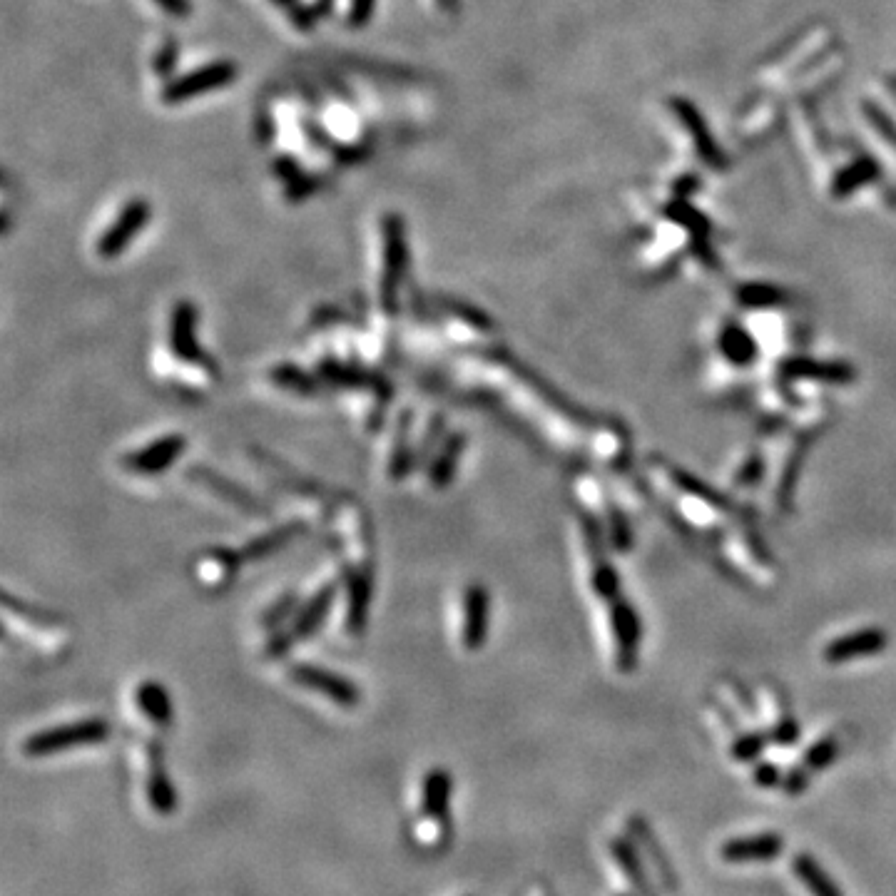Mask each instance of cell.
<instances>
[{"instance_id":"4316f807","label":"cell","mask_w":896,"mask_h":896,"mask_svg":"<svg viewBox=\"0 0 896 896\" xmlns=\"http://www.w3.org/2000/svg\"><path fill=\"white\" fill-rule=\"evenodd\" d=\"M160 8H165L170 15H187L190 13V0H155Z\"/></svg>"},{"instance_id":"6da1fadb","label":"cell","mask_w":896,"mask_h":896,"mask_svg":"<svg viewBox=\"0 0 896 896\" xmlns=\"http://www.w3.org/2000/svg\"><path fill=\"white\" fill-rule=\"evenodd\" d=\"M384 272H381L379 302L386 314L399 312V292L409 269V242L401 215H386L384 224Z\"/></svg>"},{"instance_id":"ffe728a7","label":"cell","mask_w":896,"mask_h":896,"mask_svg":"<svg viewBox=\"0 0 896 896\" xmlns=\"http://www.w3.org/2000/svg\"><path fill=\"white\" fill-rule=\"evenodd\" d=\"M884 643H887V640H884V633H877V630H867V633L849 635V638L829 645L827 660L829 663H844V660H854V658H859V655L877 653V650L884 648Z\"/></svg>"},{"instance_id":"ac0fdd59","label":"cell","mask_w":896,"mask_h":896,"mask_svg":"<svg viewBox=\"0 0 896 896\" xmlns=\"http://www.w3.org/2000/svg\"><path fill=\"white\" fill-rule=\"evenodd\" d=\"M782 839L780 837H757V839H735V842H727L722 847V857L727 862H762V859H772L775 854H780Z\"/></svg>"},{"instance_id":"d4e9b609","label":"cell","mask_w":896,"mask_h":896,"mask_svg":"<svg viewBox=\"0 0 896 896\" xmlns=\"http://www.w3.org/2000/svg\"><path fill=\"white\" fill-rule=\"evenodd\" d=\"M3 603L8 610L20 613V618H28L38 625H60V618L55 613H48V610H43V608H33V605L23 603V600H15L10 593L3 595Z\"/></svg>"},{"instance_id":"484cf974","label":"cell","mask_w":896,"mask_h":896,"mask_svg":"<svg viewBox=\"0 0 896 896\" xmlns=\"http://www.w3.org/2000/svg\"><path fill=\"white\" fill-rule=\"evenodd\" d=\"M371 10H374V0H351L349 10L351 28H361V25L371 18Z\"/></svg>"},{"instance_id":"8fae6325","label":"cell","mask_w":896,"mask_h":896,"mask_svg":"<svg viewBox=\"0 0 896 896\" xmlns=\"http://www.w3.org/2000/svg\"><path fill=\"white\" fill-rule=\"evenodd\" d=\"M346 588H349V610H346V630L351 635H361L366 628L371 605V570L346 568Z\"/></svg>"},{"instance_id":"7a4b0ae2","label":"cell","mask_w":896,"mask_h":896,"mask_svg":"<svg viewBox=\"0 0 896 896\" xmlns=\"http://www.w3.org/2000/svg\"><path fill=\"white\" fill-rule=\"evenodd\" d=\"M336 600V583H327L307 600L302 603V608L297 610L289 625L284 630H277L272 635V640L267 643V655L269 658H282L284 653L294 648L297 643H304L307 638H312L324 623H327V615L332 610Z\"/></svg>"},{"instance_id":"603a6c76","label":"cell","mask_w":896,"mask_h":896,"mask_svg":"<svg viewBox=\"0 0 896 896\" xmlns=\"http://www.w3.org/2000/svg\"><path fill=\"white\" fill-rule=\"evenodd\" d=\"M299 608H302V605H299L297 593H284L282 598H277L267 610H264L259 623H262L264 630H272V633H277V630L282 628L287 620H292L294 615H297Z\"/></svg>"},{"instance_id":"e0dca14e","label":"cell","mask_w":896,"mask_h":896,"mask_svg":"<svg viewBox=\"0 0 896 896\" xmlns=\"http://www.w3.org/2000/svg\"><path fill=\"white\" fill-rule=\"evenodd\" d=\"M137 707L147 715V720L157 727H167L172 722V702L165 687L155 680H145L135 690Z\"/></svg>"},{"instance_id":"5bb4252c","label":"cell","mask_w":896,"mask_h":896,"mask_svg":"<svg viewBox=\"0 0 896 896\" xmlns=\"http://www.w3.org/2000/svg\"><path fill=\"white\" fill-rule=\"evenodd\" d=\"M304 531H307V526H304L302 521L282 523V526L269 528V531H264L262 536L252 538L249 543H244V548L239 553H242L244 560H262V558L272 556V553L282 551L284 546H289V543H292L294 538L302 536Z\"/></svg>"},{"instance_id":"52a82bcc","label":"cell","mask_w":896,"mask_h":896,"mask_svg":"<svg viewBox=\"0 0 896 896\" xmlns=\"http://www.w3.org/2000/svg\"><path fill=\"white\" fill-rule=\"evenodd\" d=\"M185 448V436L167 434L162 439H155L152 444L122 456V466L130 473H137V476H157V473H165L167 468L175 466V461L185 453Z\"/></svg>"},{"instance_id":"5b68a950","label":"cell","mask_w":896,"mask_h":896,"mask_svg":"<svg viewBox=\"0 0 896 896\" xmlns=\"http://www.w3.org/2000/svg\"><path fill=\"white\" fill-rule=\"evenodd\" d=\"M289 677L297 685L307 687L312 692H322L324 697L336 702L339 707H356L361 702V690L351 680H346L339 672H332L327 668H319V665H292L289 668Z\"/></svg>"},{"instance_id":"83f0119b","label":"cell","mask_w":896,"mask_h":896,"mask_svg":"<svg viewBox=\"0 0 896 896\" xmlns=\"http://www.w3.org/2000/svg\"><path fill=\"white\" fill-rule=\"evenodd\" d=\"M274 3H282V5H294L297 0H274Z\"/></svg>"},{"instance_id":"44dd1931","label":"cell","mask_w":896,"mask_h":896,"mask_svg":"<svg viewBox=\"0 0 896 896\" xmlns=\"http://www.w3.org/2000/svg\"><path fill=\"white\" fill-rule=\"evenodd\" d=\"M446 436L448 434H446L444 414H434L431 416L429 426H426L424 439H421L419 448H416V468H429L431 458L436 456V451H439L441 444H444Z\"/></svg>"},{"instance_id":"3957f363","label":"cell","mask_w":896,"mask_h":896,"mask_svg":"<svg viewBox=\"0 0 896 896\" xmlns=\"http://www.w3.org/2000/svg\"><path fill=\"white\" fill-rule=\"evenodd\" d=\"M108 735H110V727L105 720L73 722V725L50 727V730L28 737V742L23 745V750L33 757L53 755V752L68 750V747L95 745V742L108 740Z\"/></svg>"},{"instance_id":"7402d4cb","label":"cell","mask_w":896,"mask_h":896,"mask_svg":"<svg viewBox=\"0 0 896 896\" xmlns=\"http://www.w3.org/2000/svg\"><path fill=\"white\" fill-rule=\"evenodd\" d=\"M436 304H441V309H444L446 314H451V317H458V319H461V322H466L468 327L481 329V332H491V329H493V322H491V319H488V314L483 312V309L473 307V304L461 302V299H453V297L436 299Z\"/></svg>"},{"instance_id":"9c48e42d","label":"cell","mask_w":896,"mask_h":896,"mask_svg":"<svg viewBox=\"0 0 896 896\" xmlns=\"http://www.w3.org/2000/svg\"><path fill=\"white\" fill-rule=\"evenodd\" d=\"M488 608L491 595L483 585H468L463 593V630L461 640L466 650H481L488 638Z\"/></svg>"},{"instance_id":"7c38bea8","label":"cell","mask_w":896,"mask_h":896,"mask_svg":"<svg viewBox=\"0 0 896 896\" xmlns=\"http://www.w3.org/2000/svg\"><path fill=\"white\" fill-rule=\"evenodd\" d=\"M187 476H192V481H200L202 486H207L212 493H217V496L224 498V501L234 503V506L242 508V511H247V513H264V511H267V508H264V503L259 501L257 496H252V493H249L247 488L237 486V483L229 481V478L222 476V473L212 471V468L195 466V468H190V471H187Z\"/></svg>"},{"instance_id":"2e32d148","label":"cell","mask_w":896,"mask_h":896,"mask_svg":"<svg viewBox=\"0 0 896 896\" xmlns=\"http://www.w3.org/2000/svg\"><path fill=\"white\" fill-rule=\"evenodd\" d=\"M244 558L232 548H210L200 556V578L210 580L212 588H224L232 583L237 570L242 568Z\"/></svg>"},{"instance_id":"9a60e30c","label":"cell","mask_w":896,"mask_h":896,"mask_svg":"<svg viewBox=\"0 0 896 896\" xmlns=\"http://www.w3.org/2000/svg\"><path fill=\"white\" fill-rule=\"evenodd\" d=\"M411 424H414V414H411V409L401 411L399 424H396L394 448H391V458H389L391 481H404V478L416 468V451L411 448Z\"/></svg>"},{"instance_id":"cb8c5ba5","label":"cell","mask_w":896,"mask_h":896,"mask_svg":"<svg viewBox=\"0 0 896 896\" xmlns=\"http://www.w3.org/2000/svg\"><path fill=\"white\" fill-rule=\"evenodd\" d=\"M794 869H797L804 887H807L814 896H839V889H834V884L829 882L827 874H824L819 867H814L807 857H799L797 862H794Z\"/></svg>"},{"instance_id":"4fadbf2b","label":"cell","mask_w":896,"mask_h":896,"mask_svg":"<svg viewBox=\"0 0 896 896\" xmlns=\"http://www.w3.org/2000/svg\"><path fill=\"white\" fill-rule=\"evenodd\" d=\"M463 448H466V434L456 431V434H448L441 444L436 456L429 463V483L436 491H444L453 483L458 471V463H461Z\"/></svg>"},{"instance_id":"d6986e66","label":"cell","mask_w":896,"mask_h":896,"mask_svg":"<svg viewBox=\"0 0 896 896\" xmlns=\"http://www.w3.org/2000/svg\"><path fill=\"white\" fill-rule=\"evenodd\" d=\"M269 381H272L274 386H279V389L292 391V394H299V396L322 394V381L314 379V376L307 374L304 369H299L297 364H289V361L272 366V371H269Z\"/></svg>"},{"instance_id":"8992f818","label":"cell","mask_w":896,"mask_h":896,"mask_svg":"<svg viewBox=\"0 0 896 896\" xmlns=\"http://www.w3.org/2000/svg\"><path fill=\"white\" fill-rule=\"evenodd\" d=\"M150 205H147L142 197H135V200L127 202L122 207V212L117 215V220L110 224L108 229L103 232V237L98 239V254L103 259H115L117 254L125 252L130 247V242L135 239V234H140L142 229L147 227L150 222Z\"/></svg>"},{"instance_id":"277c9868","label":"cell","mask_w":896,"mask_h":896,"mask_svg":"<svg viewBox=\"0 0 896 896\" xmlns=\"http://www.w3.org/2000/svg\"><path fill=\"white\" fill-rule=\"evenodd\" d=\"M170 349L185 364L202 366L217 374V364L197 341V307L190 299H180L170 314Z\"/></svg>"},{"instance_id":"30bf717a","label":"cell","mask_w":896,"mask_h":896,"mask_svg":"<svg viewBox=\"0 0 896 896\" xmlns=\"http://www.w3.org/2000/svg\"><path fill=\"white\" fill-rule=\"evenodd\" d=\"M319 379L329 381V384L341 386V389H371L379 394V399L389 401L391 389L381 376H376L374 371H366L364 366L356 364H344L339 359H324L319 364Z\"/></svg>"},{"instance_id":"ba28073f","label":"cell","mask_w":896,"mask_h":896,"mask_svg":"<svg viewBox=\"0 0 896 896\" xmlns=\"http://www.w3.org/2000/svg\"><path fill=\"white\" fill-rule=\"evenodd\" d=\"M234 75H237V68H234L232 63H227V60L210 63V65H205V68L192 70L190 75H185V78H180V80H175V83L167 85V88L162 90V100L170 105L185 103V100L195 98V95L224 88V85L232 83Z\"/></svg>"},{"instance_id":"f1b7e54d","label":"cell","mask_w":896,"mask_h":896,"mask_svg":"<svg viewBox=\"0 0 896 896\" xmlns=\"http://www.w3.org/2000/svg\"><path fill=\"white\" fill-rule=\"evenodd\" d=\"M444 3L448 5V8H451V0H444Z\"/></svg>"}]
</instances>
